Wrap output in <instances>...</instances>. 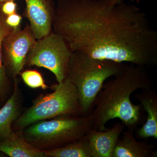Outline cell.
<instances>
[{"instance_id":"obj_1","label":"cell","mask_w":157,"mask_h":157,"mask_svg":"<svg viewBox=\"0 0 157 157\" xmlns=\"http://www.w3.org/2000/svg\"><path fill=\"white\" fill-rule=\"evenodd\" d=\"M52 30L72 52L147 68L157 65V31L145 12L124 0H58Z\"/></svg>"},{"instance_id":"obj_18","label":"cell","mask_w":157,"mask_h":157,"mask_svg":"<svg viewBox=\"0 0 157 157\" xmlns=\"http://www.w3.org/2000/svg\"><path fill=\"white\" fill-rule=\"evenodd\" d=\"M21 19V16L15 13L6 16V22L9 26L16 28L19 26Z\"/></svg>"},{"instance_id":"obj_7","label":"cell","mask_w":157,"mask_h":157,"mask_svg":"<svg viewBox=\"0 0 157 157\" xmlns=\"http://www.w3.org/2000/svg\"><path fill=\"white\" fill-rule=\"evenodd\" d=\"M36 41L29 25L22 30L19 27L13 28L3 39V63L14 78L23 69L28 54Z\"/></svg>"},{"instance_id":"obj_8","label":"cell","mask_w":157,"mask_h":157,"mask_svg":"<svg viewBox=\"0 0 157 157\" xmlns=\"http://www.w3.org/2000/svg\"><path fill=\"white\" fill-rule=\"evenodd\" d=\"M25 15L36 40L52 32V25L56 12L54 0H25Z\"/></svg>"},{"instance_id":"obj_12","label":"cell","mask_w":157,"mask_h":157,"mask_svg":"<svg viewBox=\"0 0 157 157\" xmlns=\"http://www.w3.org/2000/svg\"><path fill=\"white\" fill-rule=\"evenodd\" d=\"M0 151L11 157H45V151L36 148L13 132L0 141Z\"/></svg>"},{"instance_id":"obj_19","label":"cell","mask_w":157,"mask_h":157,"mask_svg":"<svg viewBox=\"0 0 157 157\" xmlns=\"http://www.w3.org/2000/svg\"><path fill=\"white\" fill-rule=\"evenodd\" d=\"M9 1H15V0H0V5H2L3 3L5 2H7Z\"/></svg>"},{"instance_id":"obj_13","label":"cell","mask_w":157,"mask_h":157,"mask_svg":"<svg viewBox=\"0 0 157 157\" xmlns=\"http://www.w3.org/2000/svg\"><path fill=\"white\" fill-rule=\"evenodd\" d=\"M19 113L18 89L15 82L13 94L0 109V141L9 137L13 132L11 125L19 117Z\"/></svg>"},{"instance_id":"obj_5","label":"cell","mask_w":157,"mask_h":157,"mask_svg":"<svg viewBox=\"0 0 157 157\" xmlns=\"http://www.w3.org/2000/svg\"><path fill=\"white\" fill-rule=\"evenodd\" d=\"M54 91L39 96L33 105L17 118L15 127L25 128L39 121L65 114L82 115L76 86L67 77L55 85Z\"/></svg>"},{"instance_id":"obj_20","label":"cell","mask_w":157,"mask_h":157,"mask_svg":"<svg viewBox=\"0 0 157 157\" xmlns=\"http://www.w3.org/2000/svg\"><path fill=\"white\" fill-rule=\"evenodd\" d=\"M131 1H132V2H135V0H131Z\"/></svg>"},{"instance_id":"obj_10","label":"cell","mask_w":157,"mask_h":157,"mask_svg":"<svg viewBox=\"0 0 157 157\" xmlns=\"http://www.w3.org/2000/svg\"><path fill=\"white\" fill-rule=\"evenodd\" d=\"M141 107L147 113V120L142 128L136 132V136L141 139L153 137L157 138V96L155 90L151 88L141 89L135 94Z\"/></svg>"},{"instance_id":"obj_14","label":"cell","mask_w":157,"mask_h":157,"mask_svg":"<svg viewBox=\"0 0 157 157\" xmlns=\"http://www.w3.org/2000/svg\"><path fill=\"white\" fill-rule=\"evenodd\" d=\"M46 157H93L92 152L85 136L64 146L45 151Z\"/></svg>"},{"instance_id":"obj_6","label":"cell","mask_w":157,"mask_h":157,"mask_svg":"<svg viewBox=\"0 0 157 157\" xmlns=\"http://www.w3.org/2000/svg\"><path fill=\"white\" fill-rule=\"evenodd\" d=\"M72 52L61 35L52 32L36 40L28 54L25 64L36 66L50 70L58 83L67 78Z\"/></svg>"},{"instance_id":"obj_16","label":"cell","mask_w":157,"mask_h":157,"mask_svg":"<svg viewBox=\"0 0 157 157\" xmlns=\"http://www.w3.org/2000/svg\"><path fill=\"white\" fill-rule=\"evenodd\" d=\"M20 74L25 83L29 87L33 89L41 88L44 90L48 88L42 75L37 70H26Z\"/></svg>"},{"instance_id":"obj_11","label":"cell","mask_w":157,"mask_h":157,"mask_svg":"<svg viewBox=\"0 0 157 157\" xmlns=\"http://www.w3.org/2000/svg\"><path fill=\"white\" fill-rule=\"evenodd\" d=\"M134 132L127 130L122 132V137L117 140L112 157H157L153 145L136 140Z\"/></svg>"},{"instance_id":"obj_3","label":"cell","mask_w":157,"mask_h":157,"mask_svg":"<svg viewBox=\"0 0 157 157\" xmlns=\"http://www.w3.org/2000/svg\"><path fill=\"white\" fill-rule=\"evenodd\" d=\"M124 63L93 58L81 52H72L67 77L76 86L82 115L90 114L104 82L119 73Z\"/></svg>"},{"instance_id":"obj_2","label":"cell","mask_w":157,"mask_h":157,"mask_svg":"<svg viewBox=\"0 0 157 157\" xmlns=\"http://www.w3.org/2000/svg\"><path fill=\"white\" fill-rule=\"evenodd\" d=\"M147 69L124 63L119 73L103 84L89 115L93 128L104 131L109 121L118 118L127 130L135 131L141 120V106L133 104L130 97L137 90L151 88Z\"/></svg>"},{"instance_id":"obj_9","label":"cell","mask_w":157,"mask_h":157,"mask_svg":"<svg viewBox=\"0 0 157 157\" xmlns=\"http://www.w3.org/2000/svg\"><path fill=\"white\" fill-rule=\"evenodd\" d=\"M124 128L122 123L117 122L104 131L92 128L88 131L85 136L90 147L93 157H112L116 144Z\"/></svg>"},{"instance_id":"obj_4","label":"cell","mask_w":157,"mask_h":157,"mask_svg":"<svg viewBox=\"0 0 157 157\" xmlns=\"http://www.w3.org/2000/svg\"><path fill=\"white\" fill-rule=\"evenodd\" d=\"M93 127L90 115L65 114L30 125L25 129L23 138L39 149L54 148L81 139Z\"/></svg>"},{"instance_id":"obj_15","label":"cell","mask_w":157,"mask_h":157,"mask_svg":"<svg viewBox=\"0 0 157 157\" xmlns=\"http://www.w3.org/2000/svg\"><path fill=\"white\" fill-rule=\"evenodd\" d=\"M2 11L0 12V97H1L6 90L7 84V75L6 68L3 61L2 43L3 39L10 33L14 28L9 26L6 24L5 16Z\"/></svg>"},{"instance_id":"obj_17","label":"cell","mask_w":157,"mask_h":157,"mask_svg":"<svg viewBox=\"0 0 157 157\" xmlns=\"http://www.w3.org/2000/svg\"><path fill=\"white\" fill-rule=\"evenodd\" d=\"M17 4L14 1L5 2L2 5L1 11L6 16L16 13Z\"/></svg>"}]
</instances>
